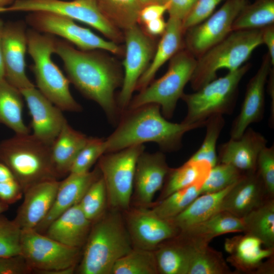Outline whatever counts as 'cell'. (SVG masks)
I'll return each instance as SVG.
<instances>
[{
	"label": "cell",
	"instance_id": "e575fe53",
	"mask_svg": "<svg viewBox=\"0 0 274 274\" xmlns=\"http://www.w3.org/2000/svg\"><path fill=\"white\" fill-rule=\"evenodd\" d=\"M274 23V0H255L247 3L234 20L232 31L261 29Z\"/></svg>",
	"mask_w": 274,
	"mask_h": 274
},
{
	"label": "cell",
	"instance_id": "60d3db41",
	"mask_svg": "<svg viewBox=\"0 0 274 274\" xmlns=\"http://www.w3.org/2000/svg\"><path fill=\"white\" fill-rule=\"evenodd\" d=\"M245 174L231 164L217 163L211 168L203 183L201 194L221 191L237 182Z\"/></svg>",
	"mask_w": 274,
	"mask_h": 274
},
{
	"label": "cell",
	"instance_id": "7402d4cb",
	"mask_svg": "<svg viewBox=\"0 0 274 274\" xmlns=\"http://www.w3.org/2000/svg\"><path fill=\"white\" fill-rule=\"evenodd\" d=\"M268 198L257 171L246 173L225 195L220 210L242 218Z\"/></svg>",
	"mask_w": 274,
	"mask_h": 274
},
{
	"label": "cell",
	"instance_id": "603a6c76",
	"mask_svg": "<svg viewBox=\"0 0 274 274\" xmlns=\"http://www.w3.org/2000/svg\"><path fill=\"white\" fill-rule=\"evenodd\" d=\"M101 176L98 167L84 174L70 173L60 181L54 203L44 219L35 229L44 233L48 226L62 213L78 204L90 185Z\"/></svg>",
	"mask_w": 274,
	"mask_h": 274
},
{
	"label": "cell",
	"instance_id": "b9f144b4",
	"mask_svg": "<svg viewBox=\"0 0 274 274\" xmlns=\"http://www.w3.org/2000/svg\"><path fill=\"white\" fill-rule=\"evenodd\" d=\"M107 149L105 139L88 138L74 161L70 173L84 174L89 172L94 163L107 152Z\"/></svg>",
	"mask_w": 274,
	"mask_h": 274
},
{
	"label": "cell",
	"instance_id": "d590c367",
	"mask_svg": "<svg viewBox=\"0 0 274 274\" xmlns=\"http://www.w3.org/2000/svg\"><path fill=\"white\" fill-rule=\"evenodd\" d=\"M193 244L188 274L232 273L220 252L209 245Z\"/></svg>",
	"mask_w": 274,
	"mask_h": 274
},
{
	"label": "cell",
	"instance_id": "bcb514c9",
	"mask_svg": "<svg viewBox=\"0 0 274 274\" xmlns=\"http://www.w3.org/2000/svg\"><path fill=\"white\" fill-rule=\"evenodd\" d=\"M32 272L21 254L0 257V274H28Z\"/></svg>",
	"mask_w": 274,
	"mask_h": 274
},
{
	"label": "cell",
	"instance_id": "30bf717a",
	"mask_svg": "<svg viewBox=\"0 0 274 274\" xmlns=\"http://www.w3.org/2000/svg\"><path fill=\"white\" fill-rule=\"evenodd\" d=\"M143 144L117 151L107 152L98 159V167L104 179L108 202L116 210H128L132 196L135 169Z\"/></svg>",
	"mask_w": 274,
	"mask_h": 274
},
{
	"label": "cell",
	"instance_id": "cb8c5ba5",
	"mask_svg": "<svg viewBox=\"0 0 274 274\" xmlns=\"http://www.w3.org/2000/svg\"><path fill=\"white\" fill-rule=\"evenodd\" d=\"M92 223L77 204L52 221L43 234L67 246L81 249L85 243Z\"/></svg>",
	"mask_w": 274,
	"mask_h": 274
},
{
	"label": "cell",
	"instance_id": "484cf974",
	"mask_svg": "<svg viewBox=\"0 0 274 274\" xmlns=\"http://www.w3.org/2000/svg\"><path fill=\"white\" fill-rule=\"evenodd\" d=\"M166 22L165 30L162 35L152 60L138 82L136 89L140 91L149 85L160 68L182 49L185 33L182 21L169 17Z\"/></svg>",
	"mask_w": 274,
	"mask_h": 274
},
{
	"label": "cell",
	"instance_id": "8d00e7d4",
	"mask_svg": "<svg viewBox=\"0 0 274 274\" xmlns=\"http://www.w3.org/2000/svg\"><path fill=\"white\" fill-rule=\"evenodd\" d=\"M157 273L154 251L135 248L118 259L111 271V274Z\"/></svg>",
	"mask_w": 274,
	"mask_h": 274
},
{
	"label": "cell",
	"instance_id": "4fadbf2b",
	"mask_svg": "<svg viewBox=\"0 0 274 274\" xmlns=\"http://www.w3.org/2000/svg\"><path fill=\"white\" fill-rule=\"evenodd\" d=\"M124 76L117 106L120 112L127 108L138 82L149 65L156 47L152 38L138 24L125 30Z\"/></svg>",
	"mask_w": 274,
	"mask_h": 274
},
{
	"label": "cell",
	"instance_id": "f5cc1de1",
	"mask_svg": "<svg viewBox=\"0 0 274 274\" xmlns=\"http://www.w3.org/2000/svg\"><path fill=\"white\" fill-rule=\"evenodd\" d=\"M268 82V91L271 98L270 116L269 119V125L272 128L274 125V74L273 69L271 68Z\"/></svg>",
	"mask_w": 274,
	"mask_h": 274
},
{
	"label": "cell",
	"instance_id": "74e56055",
	"mask_svg": "<svg viewBox=\"0 0 274 274\" xmlns=\"http://www.w3.org/2000/svg\"><path fill=\"white\" fill-rule=\"evenodd\" d=\"M202 185H193L176 191L159 200L151 210L160 218L170 220L183 211L201 194Z\"/></svg>",
	"mask_w": 274,
	"mask_h": 274
},
{
	"label": "cell",
	"instance_id": "db71d44e",
	"mask_svg": "<svg viewBox=\"0 0 274 274\" xmlns=\"http://www.w3.org/2000/svg\"><path fill=\"white\" fill-rule=\"evenodd\" d=\"M16 180L9 167L0 160V183Z\"/></svg>",
	"mask_w": 274,
	"mask_h": 274
},
{
	"label": "cell",
	"instance_id": "e0dca14e",
	"mask_svg": "<svg viewBox=\"0 0 274 274\" xmlns=\"http://www.w3.org/2000/svg\"><path fill=\"white\" fill-rule=\"evenodd\" d=\"M20 91L31 117V134L51 146L66 121L62 111L51 102L35 86Z\"/></svg>",
	"mask_w": 274,
	"mask_h": 274
},
{
	"label": "cell",
	"instance_id": "277c9868",
	"mask_svg": "<svg viewBox=\"0 0 274 274\" xmlns=\"http://www.w3.org/2000/svg\"><path fill=\"white\" fill-rule=\"evenodd\" d=\"M50 146L30 133L15 134L0 142V160L23 192L38 183L59 178L52 163Z\"/></svg>",
	"mask_w": 274,
	"mask_h": 274
},
{
	"label": "cell",
	"instance_id": "8992f818",
	"mask_svg": "<svg viewBox=\"0 0 274 274\" xmlns=\"http://www.w3.org/2000/svg\"><path fill=\"white\" fill-rule=\"evenodd\" d=\"M262 44V29L232 31L196 59L190 80L192 88L196 91L216 79L220 69L237 70Z\"/></svg>",
	"mask_w": 274,
	"mask_h": 274
},
{
	"label": "cell",
	"instance_id": "f1b7e54d",
	"mask_svg": "<svg viewBox=\"0 0 274 274\" xmlns=\"http://www.w3.org/2000/svg\"><path fill=\"white\" fill-rule=\"evenodd\" d=\"M243 219L219 212L204 221L180 231L179 234L196 244L208 245L214 237L223 234L243 232Z\"/></svg>",
	"mask_w": 274,
	"mask_h": 274
},
{
	"label": "cell",
	"instance_id": "d4e9b609",
	"mask_svg": "<svg viewBox=\"0 0 274 274\" xmlns=\"http://www.w3.org/2000/svg\"><path fill=\"white\" fill-rule=\"evenodd\" d=\"M225 249L230 254L227 261L239 271L258 272L263 260L273 255L274 248L265 247L257 238L245 234L226 239Z\"/></svg>",
	"mask_w": 274,
	"mask_h": 274
},
{
	"label": "cell",
	"instance_id": "7dc6e473",
	"mask_svg": "<svg viewBox=\"0 0 274 274\" xmlns=\"http://www.w3.org/2000/svg\"><path fill=\"white\" fill-rule=\"evenodd\" d=\"M197 0H161V4L168 3L169 17L183 21L192 10Z\"/></svg>",
	"mask_w": 274,
	"mask_h": 274
},
{
	"label": "cell",
	"instance_id": "4316f807",
	"mask_svg": "<svg viewBox=\"0 0 274 274\" xmlns=\"http://www.w3.org/2000/svg\"><path fill=\"white\" fill-rule=\"evenodd\" d=\"M193 249V243L180 234L161 243L154 251L158 273L188 274Z\"/></svg>",
	"mask_w": 274,
	"mask_h": 274
},
{
	"label": "cell",
	"instance_id": "44dd1931",
	"mask_svg": "<svg viewBox=\"0 0 274 274\" xmlns=\"http://www.w3.org/2000/svg\"><path fill=\"white\" fill-rule=\"evenodd\" d=\"M266 144L262 134L248 127L239 138L220 146L218 163L231 164L245 173L255 172L258 155Z\"/></svg>",
	"mask_w": 274,
	"mask_h": 274
},
{
	"label": "cell",
	"instance_id": "d6986e66",
	"mask_svg": "<svg viewBox=\"0 0 274 274\" xmlns=\"http://www.w3.org/2000/svg\"><path fill=\"white\" fill-rule=\"evenodd\" d=\"M170 168L161 152L143 151L139 156L135 169L133 188L138 203L143 206L152 203L156 193L164 184Z\"/></svg>",
	"mask_w": 274,
	"mask_h": 274
},
{
	"label": "cell",
	"instance_id": "5b68a950",
	"mask_svg": "<svg viewBox=\"0 0 274 274\" xmlns=\"http://www.w3.org/2000/svg\"><path fill=\"white\" fill-rule=\"evenodd\" d=\"M27 40L38 89L62 111H81V106L70 92L69 80L52 59L57 39L53 35L30 28L27 29Z\"/></svg>",
	"mask_w": 274,
	"mask_h": 274
},
{
	"label": "cell",
	"instance_id": "9c48e42d",
	"mask_svg": "<svg viewBox=\"0 0 274 274\" xmlns=\"http://www.w3.org/2000/svg\"><path fill=\"white\" fill-rule=\"evenodd\" d=\"M21 254L32 272L71 274L80 257V249L64 245L35 229L21 230Z\"/></svg>",
	"mask_w": 274,
	"mask_h": 274
},
{
	"label": "cell",
	"instance_id": "3957f363",
	"mask_svg": "<svg viewBox=\"0 0 274 274\" xmlns=\"http://www.w3.org/2000/svg\"><path fill=\"white\" fill-rule=\"evenodd\" d=\"M92 222L78 267L81 274H111L116 262L133 249L124 220L114 210Z\"/></svg>",
	"mask_w": 274,
	"mask_h": 274
},
{
	"label": "cell",
	"instance_id": "c3c4849f",
	"mask_svg": "<svg viewBox=\"0 0 274 274\" xmlns=\"http://www.w3.org/2000/svg\"><path fill=\"white\" fill-rule=\"evenodd\" d=\"M23 191L16 180L0 183V202L9 206L19 200Z\"/></svg>",
	"mask_w": 274,
	"mask_h": 274
},
{
	"label": "cell",
	"instance_id": "5bb4252c",
	"mask_svg": "<svg viewBox=\"0 0 274 274\" xmlns=\"http://www.w3.org/2000/svg\"><path fill=\"white\" fill-rule=\"evenodd\" d=\"M247 0H226L222 6L200 23L187 29L186 49L197 59L232 31V24Z\"/></svg>",
	"mask_w": 274,
	"mask_h": 274
},
{
	"label": "cell",
	"instance_id": "ab89813d",
	"mask_svg": "<svg viewBox=\"0 0 274 274\" xmlns=\"http://www.w3.org/2000/svg\"><path fill=\"white\" fill-rule=\"evenodd\" d=\"M107 202L106 188L101 175L88 188L78 204L85 217L93 222L105 213Z\"/></svg>",
	"mask_w": 274,
	"mask_h": 274
},
{
	"label": "cell",
	"instance_id": "d6a6232c",
	"mask_svg": "<svg viewBox=\"0 0 274 274\" xmlns=\"http://www.w3.org/2000/svg\"><path fill=\"white\" fill-rule=\"evenodd\" d=\"M245 234L259 239L266 248H274V199L268 198L242 218Z\"/></svg>",
	"mask_w": 274,
	"mask_h": 274
},
{
	"label": "cell",
	"instance_id": "ee69618b",
	"mask_svg": "<svg viewBox=\"0 0 274 274\" xmlns=\"http://www.w3.org/2000/svg\"><path fill=\"white\" fill-rule=\"evenodd\" d=\"M257 171L263 183L267 196H274V146H265L260 152L257 161Z\"/></svg>",
	"mask_w": 274,
	"mask_h": 274
},
{
	"label": "cell",
	"instance_id": "1f68e13d",
	"mask_svg": "<svg viewBox=\"0 0 274 274\" xmlns=\"http://www.w3.org/2000/svg\"><path fill=\"white\" fill-rule=\"evenodd\" d=\"M23 97L18 89L5 79L0 81V124L15 134H27L30 131L23 119Z\"/></svg>",
	"mask_w": 274,
	"mask_h": 274
},
{
	"label": "cell",
	"instance_id": "7bdbcfd3",
	"mask_svg": "<svg viewBox=\"0 0 274 274\" xmlns=\"http://www.w3.org/2000/svg\"><path fill=\"white\" fill-rule=\"evenodd\" d=\"M21 233L14 220L0 214V257L21 254Z\"/></svg>",
	"mask_w": 274,
	"mask_h": 274
},
{
	"label": "cell",
	"instance_id": "f35d334b",
	"mask_svg": "<svg viewBox=\"0 0 274 274\" xmlns=\"http://www.w3.org/2000/svg\"><path fill=\"white\" fill-rule=\"evenodd\" d=\"M224 124L222 115L216 114L208 118L206 120V133L203 142L189 159L207 161L212 167L216 165L218 163L217 142Z\"/></svg>",
	"mask_w": 274,
	"mask_h": 274
},
{
	"label": "cell",
	"instance_id": "4dcf8cb0",
	"mask_svg": "<svg viewBox=\"0 0 274 274\" xmlns=\"http://www.w3.org/2000/svg\"><path fill=\"white\" fill-rule=\"evenodd\" d=\"M211 168L207 161L189 159L181 166L170 168L162 187L159 200L180 189L193 185H202Z\"/></svg>",
	"mask_w": 274,
	"mask_h": 274
},
{
	"label": "cell",
	"instance_id": "11a10c76",
	"mask_svg": "<svg viewBox=\"0 0 274 274\" xmlns=\"http://www.w3.org/2000/svg\"><path fill=\"white\" fill-rule=\"evenodd\" d=\"M5 23L0 18V81L5 79L4 68L2 57V41Z\"/></svg>",
	"mask_w": 274,
	"mask_h": 274
},
{
	"label": "cell",
	"instance_id": "816d5d0a",
	"mask_svg": "<svg viewBox=\"0 0 274 274\" xmlns=\"http://www.w3.org/2000/svg\"><path fill=\"white\" fill-rule=\"evenodd\" d=\"M167 22L163 18H160L148 21L143 25L145 31L150 36H162L165 30Z\"/></svg>",
	"mask_w": 274,
	"mask_h": 274
},
{
	"label": "cell",
	"instance_id": "2e32d148",
	"mask_svg": "<svg viewBox=\"0 0 274 274\" xmlns=\"http://www.w3.org/2000/svg\"><path fill=\"white\" fill-rule=\"evenodd\" d=\"M125 224L133 248L154 251L162 242L178 235L179 230L143 207L129 211Z\"/></svg>",
	"mask_w": 274,
	"mask_h": 274
},
{
	"label": "cell",
	"instance_id": "f6af8a7d",
	"mask_svg": "<svg viewBox=\"0 0 274 274\" xmlns=\"http://www.w3.org/2000/svg\"><path fill=\"white\" fill-rule=\"evenodd\" d=\"M222 1L223 0H197L192 10L182 21L184 32L208 18Z\"/></svg>",
	"mask_w": 274,
	"mask_h": 274
},
{
	"label": "cell",
	"instance_id": "52a82bcc",
	"mask_svg": "<svg viewBox=\"0 0 274 274\" xmlns=\"http://www.w3.org/2000/svg\"><path fill=\"white\" fill-rule=\"evenodd\" d=\"M196 58L188 50L181 49L170 59L167 72L148 85L131 100L126 109L149 104L160 106L163 116L171 118L186 84L190 81Z\"/></svg>",
	"mask_w": 274,
	"mask_h": 274
},
{
	"label": "cell",
	"instance_id": "ac0fdd59",
	"mask_svg": "<svg viewBox=\"0 0 274 274\" xmlns=\"http://www.w3.org/2000/svg\"><path fill=\"white\" fill-rule=\"evenodd\" d=\"M271 65L267 53L257 72L247 85L241 111L232 124L230 139L239 138L251 124L262 119L265 107V86Z\"/></svg>",
	"mask_w": 274,
	"mask_h": 274
},
{
	"label": "cell",
	"instance_id": "680465c9",
	"mask_svg": "<svg viewBox=\"0 0 274 274\" xmlns=\"http://www.w3.org/2000/svg\"><path fill=\"white\" fill-rule=\"evenodd\" d=\"M9 205L0 202V214L7 211Z\"/></svg>",
	"mask_w": 274,
	"mask_h": 274
},
{
	"label": "cell",
	"instance_id": "7a4b0ae2",
	"mask_svg": "<svg viewBox=\"0 0 274 274\" xmlns=\"http://www.w3.org/2000/svg\"><path fill=\"white\" fill-rule=\"evenodd\" d=\"M123 113L116 129L105 139L107 152L147 142L157 144L164 151H174L181 146L185 133L205 126L206 123V121L192 124L169 122L162 115L160 106L155 104L126 110Z\"/></svg>",
	"mask_w": 274,
	"mask_h": 274
},
{
	"label": "cell",
	"instance_id": "8fae6325",
	"mask_svg": "<svg viewBox=\"0 0 274 274\" xmlns=\"http://www.w3.org/2000/svg\"><path fill=\"white\" fill-rule=\"evenodd\" d=\"M37 11L49 12L84 23L116 43L122 39L120 30L100 12L97 0H15L0 8V13Z\"/></svg>",
	"mask_w": 274,
	"mask_h": 274
},
{
	"label": "cell",
	"instance_id": "681fc988",
	"mask_svg": "<svg viewBox=\"0 0 274 274\" xmlns=\"http://www.w3.org/2000/svg\"><path fill=\"white\" fill-rule=\"evenodd\" d=\"M168 8V3H154L144 6L141 11L139 22L144 24L148 21L162 18Z\"/></svg>",
	"mask_w": 274,
	"mask_h": 274
},
{
	"label": "cell",
	"instance_id": "6da1fadb",
	"mask_svg": "<svg viewBox=\"0 0 274 274\" xmlns=\"http://www.w3.org/2000/svg\"><path fill=\"white\" fill-rule=\"evenodd\" d=\"M97 50L76 49L65 40H57L54 53L61 59L70 83L85 97L96 102L113 122L119 114L115 91L123 77Z\"/></svg>",
	"mask_w": 274,
	"mask_h": 274
},
{
	"label": "cell",
	"instance_id": "836d02e7",
	"mask_svg": "<svg viewBox=\"0 0 274 274\" xmlns=\"http://www.w3.org/2000/svg\"><path fill=\"white\" fill-rule=\"evenodd\" d=\"M99 9L108 21L124 30L138 24L144 5L139 0H97Z\"/></svg>",
	"mask_w": 274,
	"mask_h": 274
},
{
	"label": "cell",
	"instance_id": "9a60e30c",
	"mask_svg": "<svg viewBox=\"0 0 274 274\" xmlns=\"http://www.w3.org/2000/svg\"><path fill=\"white\" fill-rule=\"evenodd\" d=\"M27 24L22 20L5 23L2 57L5 80L19 90L35 87L25 72Z\"/></svg>",
	"mask_w": 274,
	"mask_h": 274
},
{
	"label": "cell",
	"instance_id": "83f0119b",
	"mask_svg": "<svg viewBox=\"0 0 274 274\" xmlns=\"http://www.w3.org/2000/svg\"><path fill=\"white\" fill-rule=\"evenodd\" d=\"M88 139L84 134L74 129L67 120L50 146L53 167L58 177L68 174L77 155Z\"/></svg>",
	"mask_w": 274,
	"mask_h": 274
},
{
	"label": "cell",
	"instance_id": "f546056e",
	"mask_svg": "<svg viewBox=\"0 0 274 274\" xmlns=\"http://www.w3.org/2000/svg\"><path fill=\"white\" fill-rule=\"evenodd\" d=\"M234 184L218 192L200 194L183 211L168 220L180 231L206 220L220 212L222 201Z\"/></svg>",
	"mask_w": 274,
	"mask_h": 274
},
{
	"label": "cell",
	"instance_id": "7c38bea8",
	"mask_svg": "<svg viewBox=\"0 0 274 274\" xmlns=\"http://www.w3.org/2000/svg\"><path fill=\"white\" fill-rule=\"evenodd\" d=\"M25 22L38 32L61 37L81 50H104L115 54L121 52L117 43L103 39L74 20L60 15L45 11L30 12L26 16Z\"/></svg>",
	"mask_w": 274,
	"mask_h": 274
},
{
	"label": "cell",
	"instance_id": "f907efd6",
	"mask_svg": "<svg viewBox=\"0 0 274 274\" xmlns=\"http://www.w3.org/2000/svg\"><path fill=\"white\" fill-rule=\"evenodd\" d=\"M262 29V41L268 49L271 65L274 64V25H267Z\"/></svg>",
	"mask_w": 274,
	"mask_h": 274
},
{
	"label": "cell",
	"instance_id": "9f6ffc18",
	"mask_svg": "<svg viewBox=\"0 0 274 274\" xmlns=\"http://www.w3.org/2000/svg\"><path fill=\"white\" fill-rule=\"evenodd\" d=\"M15 0H0V8L9 6L12 4Z\"/></svg>",
	"mask_w": 274,
	"mask_h": 274
},
{
	"label": "cell",
	"instance_id": "6f0895ef",
	"mask_svg": "<svg viewBox=\"0 0 274 274\" xmlns=\"http://www.w3.org/2000/svg\"><path fill=\"white\" fill-rule=\"evenodd\" d=\"M142 4L144 6L154 4V3H159L161 4V0H139Z\"/></svg>",
	"mask_w": 274,
	"mask_h": 274
},
{
	"label": "cell",
	"instance_id": "ffe728a7",
	"mask_svg": "<svg viewBox=\"0 0 274 274\" xmlns=\"http://www.w3.org/2000/svg\"><path fill=\"white\" fill-rule=\"evenodd\" d=\"M59 183L58 180L46 181L24 191L23 201L13 219L21 230L35 229L44 219L54 203Z\"/></svg>",
	"mask_w": 274,
	"mask_h": 274
},
{
	"label": "cell",
	"instance_id": "ba28073f",
	"mask_svg": "<svg viewBox=\"0 0 274 274\" xmlns=\"http://www.w3.org/2000/svg\"><path fill=\"white\" fill-rule=\"evenodd\" d=\"M250 67V64L243 65L237 70L214 79L194 93H184L181 98L186 104L187 112L182 122L192 124L206 121L214 115L232 113L239 83Z\"/></svg>",
	"mask_w": 274,
	"mask_h": 274
}]
</instances>
